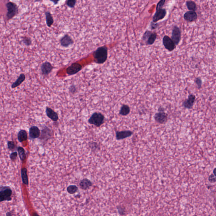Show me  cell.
I'll return each instance as SVG.
<instances>
[{"label":"cell","mask_w":216,"mask_h":216,"mask_svg":"<svg viewBox=\"0 0 216 216\" xmlns=\"http://www.w3.org/2000/svg\"><path fill=\"white\" fill-rule=\"evenodd\" d=\"M46 19V23L47 25L49 27H50L54 23V20L53 17L49 12H47L45 13Z\"/></svg>","instance_id":"7402d4cb"},{"label":"cell","mask_w":216,"mask_h":216,"mask_svg":"<svg viewBox=\"0 0 216 216\" xmlns=\"http://www.w3.org/2000/svg\"><path fill=\"white\" fill-rule=\"evenodd\" d=\"M165 0H160L158 3L156 7V10H159V9H162L163 7V5L165 4Z\"/></svg>","instance_id":"f1b7e54d"},{"label":"cell","mask_w":216,"mask_h":216,"mask_svg":"<svg viewBox=\"0 0 216 216\" xmlns=\"http://www.w3.org/2000/svg\"><path fill=\"white\" fill-rule=\"evenodd\" d=\"M60 43L61 46L65 47L71 45L73 43L72 38L68 35H65L60 40Z\"/></svg>","instance_id":"9a60e30c"},{"label":"cell","mask_w":216,"mask_h":216,"mask_svg":"<svg viewBox=\"0 0 216 216\" xmlns=\"http://www.w3.org/2000/svg\"><path fill=\"white\" fill-rule=\"evenodd\" d=\"M17 137L20 142L26 140L27 139V133L26 131L24 130H21L18 133Z\"/></svg>","instance_id":"44dd1931"},{"label":"cell","mask_w":216,"mask_h":216,"mask_svg":"<svg viewBox=\"0 0 216 216\" xmlns=\"http://www.w3.org/2000/svg\"><path fill=\"white\" fill-rule=\"evenodd\" d=\"M8 148L10 150H13L15 149V146L14 142L13 141H8Z\"/></svg>","instance_id":"f546056e"},{"label":"cell","mask_w":216,"mask_h":216,"mask_svg":"<svg viewBox=\"0 0 216 216\" xmlns=\"http://www.w3.org/2000/svg\"><path fill=\"white\" fill-rule=\"evenodd\" d=\"M17 156V152H14L12 153H11L10 156V158L12 160L14 161L16 159V157Z\"/></svg>","instance_id":"d6a6232c"},{"label":"cell","mask_w":216,"mask_h":216,"mask_svg":"<svg viewBox=\"0 0 216 216\" xmlns=\"http://www.w3.org/2000/svg\"><path fill=\"white\" fill-rule=\"evenodd\" d=\"M130 112V108L128 105L123 104L121 106L119 111V115L122 116H127Z\"/></svg>","instance_id":"ffe728a7"},{"label":"cell","mask_w":216,"mask_h":216,"mask_svg":"<svg viewBox=\"0 0 216 216\" xmlns=\"http://www.w3.org/2000/svg\"><path fill=\"white\" fill-rule=\"evenodd\" d=\"M107 56L108 49L107 47H100L94 52V61L98 64H102L107 60Z\"/></svg>","instance_id":"6da1fadb"},{"label":"cell","mask_w":216,"mask_h":216,"mask_svg":"<svg viewBox=\"0 0 216 216\" xmlns=\"http://www.w3.org/2000/svg\"><path fill=\"white\" fill-rule=\"evenodd\" d=\"M158 26V23H154V22H151L150 24L151 29L152 30H154V29L157 28Z\"/></svg>","instance_id":"836d02e7"},{"label":"cell","mask_w":216,"mask_h":216,"mask_svg":"<svg viewBox=\"0 0 216 216\" xmlns=\"http://www.w3.org/2000/svg\"><path fill=\"white\" fill-rule=\"evenodd\" d=\"M41 69L42 74L44 76H47L52 71L53 67L51 63L46 62L42 64Z\"/></svg>","instance_id":"4fadbf2b"},{"label":"cell","mask_w":216,"mask_h":216,"mask_svg":"<svg viewBox=\"0 0 216 216\" xmlns=\"http://www.w3.org/2000/svg\"><path fill=\"white\" fill-rule=\"evenodd\" d=\"M21 176H22L23 183L25 185H28V179H27V169L25 168H24L21 169Z\"/></svg>","instance_id":"603a6c76"},{"label":"cell","mask_w":216,"mask_h":216,"mask_svg":"<svg viewBox=\"0 0 216 216\" xmlns=\"http://www.w3.org/2000/svg\"><path fill=\"white\" fill-rule=\"evenodd\" d=\"M186 5L189 10L195 12L197 9L195 3L192 1H188L186 2Z\"/></svg>","instance_id":"cb8c5ba5"},{"label":"cell","mask_w":216,"mask_h":216,"mask_svg":"<svg viewBox=\"0 0 216 216\" xmlns=\"http://www.w3.org/2000/svg\"><path fill=\"white\" fill-rule=\"evenodd\" d=\"M25 80V75L23 73H21L19 76L18 78L15 82H14L12 85V88H15L18 87Z\"/></svg>","instance_id":"d6986e66"},{"label":"cell","mask_w":216,"mask_h":216,"mask_svg":"<svg viewBox=\"0 0 216 216\" xmlns=\"http://www.w3.org/2000/svg\"><path fill=\"white\" fill-rule=\"evenodd\" d=\"M184 18L185 21H188V22H194L197 19V16L195 12L188 11L184 14Z\"/></svg>","instance_id":"5bb4252c"},{"label":"cell","mask_w":216,"mask_h":216,"mask_svg":"<svg viewBox=\"0 0 216 216\" xmlns=\"http://www.w3.org/2000/svg\"><path fill=\"white\" fill-rule=\"evenodd\" d=\"M104 117L101 113L95 112L92 115L88 120V123L91 125L100 127L104 123Z\"/></svg>","instance_id":"3957f363"},{"label":"cell","mask_w":216,"mask_h":216,"mask_svg":"<svg viewBox=\"0 0 216 216\" xmlns=\"http://www.w3.org/2000/svg\"><path fill=\"white\" fill-rule=\"evenodd\" d=\"M196 96L193 94L189 95L188 98L186 99L183 103V106L187 109H191L193 108L194 103L195 102Z\"/></svg>","instance_id":"9c48e42d"},{"label":"cell","mask_w":216,"mask_h":216,"mask_svg":"<svg viewBox=\"0 0 216 216\" xmlns=\"http://www.w3.org/2000/svg\"><path fill=\"white\" fill-rule=\"evenodd\" d=\"M208 181L211 183H214L216 182V176L214 174H211L208 177Z\"/></svg>","instance_id":"1f68e13d"},{"label":"cell","mask_w":216,"mask_h":216,"mask_svg":"<svg viewBox=\"0 0 216 216\" xmlns=\"http://www.w3.org/2000/svg\"><path fill=\"white\" fill-rule=\"evenodd\" d=\"M182 33L180 28L177 26H174L172 32L171 38L176 45H178L181 39Z\"/></svg>","instance_id":"52a82bcc"},{"label":"cell","mask_w":216,"mask_h":216,"mask_svg":"<svg viewBox=\"0 0 216 216\" xmlns=\"http://www.w3.org/2000/svg\"><path fill=\"white\" fill-rule=\"evenodd\" d=\"M12 191L10 187L2 186L0 187V202L12 200Z\"/></svg>","instance_id":"7a4b0ae2"},{"label":"cell","mask_w":216,"mask_h":216,"mask_svg":"<svg viewBox=\"0 0 216 216\" xmlns=\"http://www.w3.org/2000/svg\"><path fill=\"white\" fill-rule=\"evenodd\" d=\"M163 43L165 48L169 51H173L176 48L175 43L168 36H165L163 37Z\"/></svg>","instance_id":"8992f818"},{"label":"cell","mask_w":216,"mask_h":216,"mask_svg":"<svg viewBox=\"0 0 216 216\" xmlns=\"http://www.w3.org/2000/svg\"><path fill=\"white\" fill-rule=\"evenodd\" d=\"M82 67L79 63H74L67 68V73L70 75H74L81 70Z\"/></svg>","instance_id":"30bf717a"},{"label":"cell","mask_w":216,"mask_h":216,"mask_svg":"<svg viewBox=\"0 0 216 216\" xmlns=\"http://www.w3.org/2000/svg\"><path fill=\"white\" fill-rule=\"evenodd\" d=\"M79 185L81 189L86 190L92 186V183L88 179H84L80 181Z\"/></svg>","instance_id":"ac0fdd59"},{"label":"cell","mask_w":216,"mask_h":216,"mask_svg":"<svg viewBox=\"0 0 216 216\" xmlns=\"http://www.w3.org/2000/svg\"><path fill=\"white\" fill-rule=\"evenodd\" d=\"M76 3V0H67L66 4L67 6L71 8H73L75 6Z\"/></svg>","instance_id":"4316f807"},{"label":"cell","mask_w":216,"mask_h":216,"mask_svg":"<svg viewBox=\"0 0 216 216\" xmlns=\"http://www.w3.org/2000/svg\"><path fill=\"white\" fill-rule=\"evenodd\" d=\"M158 112H165V109H164V108L163 107L160 106L158 108Z\"/></svg>","instance_id":"8d00e7d4"},{"label":"cell","mask_w":216,"mask_h":216,"mask_svg":"<svg viewBox=\"0 0 216 216\" xmlns=\"http://www.w3.org/2000/svg\"><path fill=\"white\" fill-rule=\"evenodd\" d=\"M17 150L21 160H24L26 159V154L25 150L22 147H18Z\"/></svg>","instance_id":"d4e9b609"},{"label":"cell","mask_w":216,"mask_h":216,"mask_svg":"<svg viewBox=\"0 0 216 216\" xmlns=\"http://www.w3.org/2000/svg\"><path fill=\"white\" fill-rule=\"evenodd\" d=\"M7 8V13L6 17L7 20H10L13 18L18 12V8L17 5L15 3L10 2L6 4Z\"/></svg>","instance_id":"277c9868"},{"label":"cell","mask_w":216,"mask_h":216,"mask_svg":"<svg viewBox=\"0 0 216 216\" xmlns=\"http://www.w3.org/2000/svg\"><path fill=\"white\" fill-rule=\"evenodd\" d=\"M195 82L196 84L198 89H200L202 87V80L200 77H197L195 80Z\"/></svg>","instance_id":"83f0119b"},{"label":"cell","mask_w":216,"mask_h":216,"mask_svg":"<svg viewBox=\"0 0 216 216\" xmlns=\"http://www.w3.org/2000/svg\"><path fill=\"white\" fill-rule=\"evenodd\" d=\"M116 139L117 140L125 139L127 138L132 136L133 134V132L130 130H123V131H117L116 133Z\"/></svg>","instance_id":"7c38bea8"},{"label":"cell","mask_w":216,"mask_h":216,"mask_svg":"<svg viewBox=\"0 0 216 216\" xmlns=\"http://www.w3.org/2000/svg\"><path fill=\"white\" fill-rule=\"evenodd\" d=\"M216 170V168H215L214 169V170H213V173H214V175H215V171Z\"/></svg>","instance_id":"74e56055"},{"label":"cell","mask_w":216,"mask_h":216,"mask_svg":"<svg viewBox=\"0 0 216 216\" xmlns=\"http://www.w3.org/2000/svg\"><path fill=\"white\" fill-rule=\"evenodd\" d=\"M166 14V11L165 9H160L156 10V12L152 18V21L154 23H156L160 20H162L165 17Z\"/></svg>","instance_id":"8fae6325"},{"label":"cell","mask_w":216,"mask_h":216,"mask_svg":"<svg viewBox=\"0 0 216 216\" xmlns=\"http://www.w3.org/2000/svg\"><path fill=\"white\" fill-rule=\"evenodd\" d=\"M154 118L157 123L164 124L168 121V115L165 112H159L154 115Z\"/></svg>","instance_id":"ba28073f"},{"label":"cell","mask_w":216,"mask_h":216,"mask_svg":"<svg viewBox=\"0 0 216 216\" xmlns=\"http://www.w3.org/2000/svg\"><path fill=\"white\" fill-rule=\"evenodd\" d=\"M78 191V188L77 186L71 185L69 186L67 188V191L70 194H73L77 193Z\"/></svg>","instance_id":"484cf974"},{"label":"cell","mask_w":216,"mask_h":216,"mask_svg":"<svg viewBox=\"0 0 216 216\" xmlns=\"http://www.w3.org/2000/svg\"><path fill=\"white\" fill-rule=\"evenodd\" d=\"M46 113L47 116L51 119L52 121H55V122L58 121V114L51 108L47 107L46 109Z\"/></svg>","instance_id":"e0dca14e"},{"label":"cell","mask_w":216,"mask_h":216,"mask_svg":"<svg viewBox=\"0 0 216 216\" xmlns=\"http://www.w3.org/2000/svg\"><path fill=\"white\" fill-rule=\"evenodd\" d=\"M157 37V33H152L150 31H147L144 33L142 40L146 43L147 45H151L155 42Z\"/></svg>","instance_id":"5b68a950"},{"label":"cell","mask_w":216,"mask_h":216,"mask_svg":"<svg viewBox=\"0 0 216 216\" xmlns=\"http://www.w3.org/2000/svg\"><path fill=\"white\" fill-rule=\"evenodd\" d=\"M40 130L37 127L34 126L31 127L29 130V137L32 139L38 138L40 136Z\"/></svg>","instance_id":"2e32d148"},{"label":"cell","mask_w":216,"mask_h":216,"mask_svg":"<svg viewBox=\"0 0 216 216\" xmlns=\"http://www.w3.org/2000/svg\"><path fill=\"white\" fill-rule=\"evenodd\" d=\"M76 90L77 88L75 86H71L70 88V91L72 93H75L76 91Z\"/></svg>","instance_id":"e575fe53"},{"label":"cell","mask_w":216,"mask_h":216,"mask_svg":"<svg viewBox=\"0 0 216 216\" xmlns=\"http://www.w3.org/2000/svg\"><path fill=\"white\" fill-rule=\"evenodd\" d=\"M23 41L24 43L27 46H30L31 44V41L30 38L28 37H24L23 38Z\"/></svg>","instance_id":"4dcf8cb0"},{"label":"cell","mask_w":216,"mask_h":216,"mask_svg":"<svg viewBox=\"0 0 216 216\" xmlns=\"http://www.w3.org/2000/svg\"><path fill=\"white\" fill-rule=\"evenodd\" d=\"M49 1H51L53 2L54 3V4L55 5L57 4L60 0H49Z\"/></svg>","instance_id":"d590c367"}]
</instances>
